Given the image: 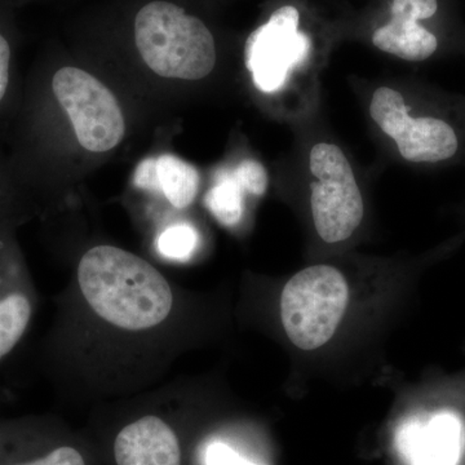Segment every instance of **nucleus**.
Listing matches in <instances>:
<instances>
[{
    "label": "nucleus",
    "mask_w": 465,
    "mask_h": 465,
    "mask_svg": "<svg viewBox=\"0 0 465 465\" xmlns=\"http://www.w3.org/2000/svg\"><path fill=\"white\" fill-rule=\"evenodd\" d=\"M9 60H11V48L5 36L0 34V101L7 92L9 79Z\"/></svg>",
    "instance_id": "nucleus-18"
},
{
    "label": "nucleus",
    "mask_w": 465,
    "mask_h": 465,
    "mask_svg": "<svg viewBox=\"0 0 465 465\" xmlns=\"http://www.w3.org/2000/svg\"><path fill=\"white\" fill-rule=\"evenodd\" d=\"M32 313V302L20 291L0 298V361L7 357L21 341Z\"/></svg>",
    "instance_id": "nucleus-13"
},
{
    "label": "nucleus",
    "mask_w": 465,
    "mask_h": 465,
    "mask_svg": "<svg viewBox=\"0 0 465 465\" xmlns=\"http://www.w3.org/2000/svg\"><path fill=\"white\" fill-rule=\"evenodd\" d=\"M0 465H85L81 452L70 446H58V448L36 455H18L17 459L0 458Z\"/></svg>",
    "instance_id": "nucleus-15"
},
{
    "label": "nucleus",
    "mask_w": 465,
    "mask_h": 465,
    "mask_svg": "<svg viewBox=\"0 0 465 465\" xmlns=\"http://www.w3.org/2000/svg\"><path fill=\"white\" fill-rule=\"evenodd\" d=\"M0 457H2V433H0Z\"/></svg>",
    "instance_id": "nucleus-19"
},
{
    "label": "nucleus",
    "mask_w": 465,
    "mask_h": 465,
    "mask_svg": "<svg viewBox=\"0 0 465 465\" xmlns=\"http://www.w3.org/2000/svg\"><path fill=\"white\" fill-rule=\"evenodd\" d=\"M348 302V282L338 269L330 265L302 269L281 295L284 331L302 351L321 348L338 329Z\"/></svg>",
    "instance_id": "nucleus-3"
},
{
    "label": "nucleus",
    "mask_w": 465,
    "mask_h": 465,
    "mask_svg": "<svg viewBox=\"0 0 465 465\" xmlns=\"http://www.w3.org/2000/svg\"><path fill=\"white\" fill-rule=\"evenodd\" d=\"M232 170H234L235 176L243 185L244 191L249 194L260 197L268 189V173H266L264 166L259 163L258 161L246 159Z\"/></svg>",
    "instance_id": "nucleus-16"
},
{
    "label": "nucleus",
    "mask_w": 465,
    "mask_h": 465,
    "mask_svg": "<svg viewBox=\"0 0 465 465\" xmlns=\"http://www.w3.org/2000/svg\"><path fill=\"white\" fill-rule=\"evenodd\" d=\"M370 114L410 163H446L460 152V136L454 124L436 114L412 116L402 94L393 88L374 92Z\"/></svg>",
    "instance_id": "nucleus-5"
},
{
    "label": "nucleus",
    "mask_w": 465,
    "mask_h": 465,
    "mask_svg": "<svg viewBox=\"0 0 465 465\" xmlns=\"http://www.w3.org/2000/svg\"><path fill=\"white\" fill-rule=\"evenodd\" d=\"M137 188L161 192L176 208L191 206L200 188V174L188 162L164 154L148 158L137 166L134 174Z\"/></svg>",
    "instance_id": "nucleus-10"
},
{
    "label": "nucleus",
    "mask_w": 465,
    "mask_h": 465,
    "mask_svg": "<svg viewBox=\"0 0 465 465\" xmlns=\"http://www.w3.org/2000/svg\"><path fill=\"white\" fill-rule=\"evenodd\" d=\"M299 25L298 8L283 5L247 39L246 66L253 84L264 94L280 91L291 72L307 61L311 39L300 32Z\"/></svg>",
    "instance_id": "nucleus-7"
},
{
    "label": "nucleus",
    "mask_w": 465,
    "mask_h": 465,
    "mask_svg": "<svg viewBox=\"0 0 465 465\" xmlns=\"http://www.w3.org/2000/svg\"><path fill=\"white\" fill-rule=\"evenodd\" d=\"M311 207L321 240L338 243L348 240L363 219L362 193L347 155L335 143H318L309 154Z\"/></svg>",
    "instance_id": "nucleus-4"
},
{
    "label": "nucleus",
    "mask_w": 465,
    "mask_h": 465,
    "mask_svg": "<svg viewBox=\"0 0 465 465\" xmlns=\"http://www.w3.org/2000/svg\"><path fill=\"white\" fill-rule=\"evenodd\" d=\"M198 243V234L193 226L176 224L162 232L158 240V250L168 259L188 260Z\"/></svg>",
    "instance_id": "nucleus-14"
},
{
    "label": "nucleus",
    "mask_w": 465,
    "mask_h": 465,
    "mask_svg": "<svg viewBox=\"0 0 465 465\" xmlns=\"http://www.w3.org/2000/svg\"><path fill=\"white\" fill-rule=\"evenodd\" d=\"M459 434L460 425L455 416H434L427 427L418 428L410 439L415 465L457 464Z\"/></svg>",
    "instance_id": "nucleus-11"
},
{
    "label": "nucleus",
    "mask_w": 465,
    "mask_h": 465,
    "mask_svg": "<svg viewBox=\"0 0 465 465\" xmlns=\"http://www.w3.org/2000/svg\"><path fill=\"white\" fill-rule=\"evenodd\" d=\"M134 42L143 63L163 78L200 81L216 65L213 34L173 3L143 5L134 18Z\"/></svg>",
    "instance_id": "nucleus-2"
},
{
    "label": "nucleus",
    "mask_w": 465,
    "mask_h": 465,
    "mask_svg": "<svg viewBox=\"0 0 465 465\" xmlns=\"http://www.w3.org/2000/svg\"><path fill=\"white\" fill-rule=\"evenodd\" d=\"M78 281L101 318L130 331L157 326L173 309L166 278L145 260L118 247L87 251L79 262Z\"/></svg>",
    "instance_id": "nucleus-1"
},
{
    "label": "nucleus",
    "mask_w": 465,
    "mask_h": 465,
    "mask_svg": "<svg viewBox=\"0 0 465 465\" xmlns=\"http://www.w3.org/2000/svg\"><path fill=\"white\" fill-rule=\"evenodd\" d=\"M244 193L234 170H223L217 173L215 185L208 191L204 204L220 224L235 226L243 216Z\"/></svg>",
    "instance_id": "nucleus-12"
},
{
    "label": "nucleus",
    "mask_w": 465,
    "mask_h": 465,
    "mask_svg": "<svg viewBox=\"0 0 465 465\" xmlns=\"http://www.w3.org/2000/svg\"><path fill=\"white\" fill-rule=\"evenodd\" d=\"M114 457L116 465H182V448L173 428L149 415L119 432Z\"/></svg>",
    "instance_id": "nucleus-9"
},
{
    "label": "nucleus",
    "mask_w": 465,
    "mask_h": 465,
    "mask_svg": "<svg viewBox=\"0 0 465 465\" xmlns=\"http://www.w3.org/2000/svg\"><path fill=\"white\" fill-rule=\"evenodd\" d=\"M52 87L84 149L105 153L122 142L124 112L103 82L78 67H63L54 74Z\"/></svg>",
    "instance_id": "nucleus-6"
},
{
    "label": "nucleus",
    "mask_w": 465,
    "mask_h": 465,
    "mask_svg": "<svg viewBox=\"0 0 465 465\" xmlns=\"http://www.w3.org/2000/svg\"><path fill=\"white\" fill-rule=\"evenodd\" d=\"M207 465H256L238 457L234 451L223 443H213L207 450Z\"/></svg>",
    "instance_id": "nucleus-17"
},
{
    "label": "nucleus",
    "mask_w": 465,
    "mask_h": 465,
    "mask_svg": "<svg viewBox=\"0 0 465 465\" xmlns=\"http://www.w3.org/2000/svg\"><path fill=\"white\" fill-rule=\"evenodd\" d=\"M439 11L437 0H393L391 21L372 35L378 50L405 61L428 60L439 51L436 34L421 25Z\"/></svg>",
    "instance_id": "nucleus-8"
}]
</instances>
